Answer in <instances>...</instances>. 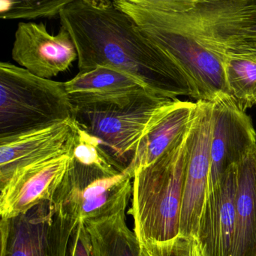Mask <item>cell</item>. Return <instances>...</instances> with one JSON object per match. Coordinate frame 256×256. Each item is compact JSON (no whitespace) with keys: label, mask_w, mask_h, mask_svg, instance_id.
<instances>
[{"label":"cell","mask_w":256,"mask_h":256,"mask_svg":"<svg viewBox=\"0 0 256 256\" xmlns=\"http://www.w3.org/2000/svg\"><path fill=\"white\" fill-rule=\"evenodd\" d=\"M233 256H256V152L236 164Z\"/></svg>","instance_id":"obj_17"},{"label":"cell","mask_w":256,"mask_h":256,"mask_svg":"<svg viewBox=\"0 0 256 256\" xmlns=\"http://www.w3.org/2000/svg\"><path fill=\"white\" fill-rule=\"evenodd\" d=\"M84 224L90 239L91 256H140V244L127 224L126 212Z\"/></svg>","instance_id":"obj_18"},{"label":"cell","mask_w":256,"mask_h":256,"mask_svg":"<svg viewBox=\"0 0 256 256\" xmlns=\"http://www.w3.org/2000/svg\"><path fill=\"white\" fill-rule=\"evenodd\" d=\"M212 103L210 170L208 190L224 172L256 152V132L251 118L228 94L217 96Z\"/></svg>","instance_id":"obj_10"},{"label":"cell","mask_w":256,"mask_h":256,"mask_svg":"<svg viewBox=\"0 0 256 256\" xmlns=\"http://www.w3.org/2000/svg\"><path fill=\"white\" fill-rule=\"evenodd\" d=\"M64 83L73 106L152 92L136 78L107 66L79 72Z\"/></svg>","instance_id":"obj_16"},{"label":"cell","mask_w":256,"mask_h":256,"mask_svg":"<svg viewBox=\"0 0 256 256\" xmlns=\"http://www.w3.org/2000/svg\"><path fill=\"white\" fill-rule=\"evenodd\" d=\"M71 36L79 72L100 66L124 72L161 96L197 94L180 66L110 0H71L60 14Z\"/></svg>","instance_id":"obj_1"},{"label":"cell","mask_w":256,"mask_h":256,"mask_svg":"<svg viewBox=\"0 0 256 256\" xmlns=\"http://www.w3.org/2000/svg\"><path fill=\"white\" fill-rule=\"evenodd\" d=\"M142 32L169 55L190 79L198 100L228 94L223 59L194 17L190 0H115Z\"/></svg>","instance_id":"obj_2"},{"label":"cell","mask_w":256,"mask_h":256,"mask_svg":"<svg viewBox=\"0 0 256 256\" xmlns=\"http://www.w3.org/2000/svg\"><path fill=\"white\" fill-rule=\"evenodd\" d=\"M132 180L127 168L110 174L71 158L52 202L67 218L86 224L126 212L132 196Z\"/></svg>","instance_id":"obj_6"},{"label":"cell","mask_w":256,"mask_h":256,"mask_svg":"<svg viewBox=\"0 0 256 256\" xmlns=\"http://www.w3.org/2000/svg\"><path fill=\"white\" fill-rule=\"evenodd\" d=\"M224 79L229 94L241 109L256 106V53L226 54Z\"/></svg>","instance_id":"obj_19"},{"label":"cell","mask_w":256,"mask_h":256,"mask_svg":"<svg viewBox=\"0 0 256 256\" xmlns=\"http://www.w3.org/2000/svg\"><path fill=\"white\" fill-rule=\"evenodd\" d=\"M68 256H91V242L86 226L79 222L70 238Z\"/></svg>","instance_id":"obj_22"},{"label":"cell","mask_w":256,"mask_h":256,"mask_svg":"<svg viewBox=\"0 0 256 256\" xmlns=\"http://www.w3.org/2000/svg\"><path fill=\"white\" fill-rule=\"evenodd\" d=\"M188 131L152 164L134 172L130 214L140 245L180 235Z\"/></svg>","instance_id":"obj_3"},{"label":"cell","mask_w":256,"mask_h":256,"mask_svg":"<svg viewBox=\"0 0 256 256\" xmlns=\"http://www.w3.org/2000/svg\"><path fill=\"white\" fill-rule=\"evenodd\" d=\"M172 100L148 92L74 104L73 120L96 138L118 163L127 168L142 136Z\"/></svg>","instance_id":"obj_5"},{"label":"cell","mask_w":256,"mask_h":256,"mask_svg":"<svg viewBox=\"0 0 256 256\" xmlns=\"http://www.w3.org/2000/svg\"><path fill=\"white\" fill-rule=\"evenodd\" d=\"M74 120L0 138V190L19 170L65 150Z\"/></svg>","instance_id":"obj_14"},{"label":"cell","mask_w":256,"mask_h":256,"mask_svg":"<svg viewBox=\"0 0 256 256\" xmlns=\"http://www.w3.org/2000/svg\"><path fill=\"white\" fill-rule=\"evenodd\" d=\"M236 166L208 190L196 240L203 256H233L236 228Z\"/></svg>","instance_id":"obj_13"},{"label":"cell","mask_w":256,"mask_h":256,"mask_svg":"<svg viewBox=\"0 0 256 256\" xmlns=\"http://www.w3.org/2000/svg\"><path fill=\"white\" fill-rule=\"evenodd\" d=\"M79 222L62 215L52 202L11 218H1L0 256H68Z\"/></svg>","instance_id":"obj_7"},{"label":"cell","mask_w":256,"mask_h":256,"mask_svg":"<svg viewBox=\"0 0 256 256\" xmlns=\"http://www.w3.org/2000/svg\"><path fill=\"white\" fill-rule=\"evenodd\" d=\"M212 103L198 100L187 136L186 166L180 235L196 238L210 170Z\"/></svg>","instance_id":"obj_9"},{"label":"cell","mask_w":256,"mask_h":256,"mask_svg":"<svg viewBox=\"0 0 256 256\" xmlns=\"http://www.w3.org/2000/svg\"><path fill=\"white\" fill-rule=\"evenodd\" d=\"M140 246V256H203L196 238L181 235L167 242Z\"/></svg>","instance_id":"obj_21"},{"label":"cell","mask_w":256,"mask_h":256,"mask_svg":"<svg viewBox=\"0 0 256 256\" xmlns=\"http://www.w3.org/2000/svg\"><path fill=\"white\" fill-rule=\"evenodd\" d=\"M71 0H1L0 18L2 20H35L60 17L62 8Z\"/></svg>","instance_id":"obj_20"},{"label":"cell","mask_w":256,"mask_h":256,"mask_svg":"<svg viewBox=\"0 0 256 256\" xmlns=\"http://www.w3.org/2000/svg\"><path fill=\"white\" fill-rule=\"evenodd\" d=\"M196 102L172 100L157 116L142 136L134 158L127 169L132 174L152 164L190 128Z\"/></svg>","instance_id":"obj_15"},{"label":"cell","mask_w":256,"mask_h":256,"mask_svg":"<svg viewBox=\"0 0 256 256\" xmlns=\"http://www.w3.org/2000/svg\"><path fill=\"white\" fill-rule=\"evenodd\" d=\"M208 41L226 54L256 53V0H190Z\"/></svg>","instance_id":"obj_8"},{"label":"cell","mask_w":256,"mask_h":256,"mask_svg":"<svg viewBox=\"0 0 256 256\" xmlns=\"http://www.w3.org/2000/svg\"><path fill=\"white\" fill-rule=\"evenodd\" d=\"M12 58L22 68L42 78L52 79L68 70L78 54L68 31L61 26L50 34L44 23L20 22Z\"/></svg>","instance_id":"obj_11"},{"label":"cell","mask_w":256,"mask_h":256,"mask_svg":"<svg viewBox=\"0 0 256 256\" xmlns=\"http://www.w3.org/2000/svg\"><path fill=\"white\" fill-rule=\"evenodd\" d=\"M70 140L65 150L22 169L0 190L1 218H13L52 202L71 162Z\"/></svg>","instance_id":"obj_12"},{"label":"cell","mask_w":256,"mask_h":256,"mask_svg":"<svg viewBox=\"0 0 256 256\" xmlns=\"http://www.w3.org/2000/svg\"><path fill=\"white\" fill-rule=\"evenodd\" d=\"M65 83L0 64V138L73 119Z\"/></svg>","instance_id":"obj_4"}]
</instances>
